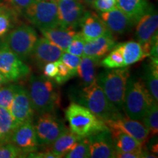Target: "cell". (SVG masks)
I'll return each mask as SVG.
<instances>
[{
  "label": "cell",
  "instance_id": "1",
  "mask_svg": "<svg viewBox=\"0 0 158 158\" xmlns=\"http://www.w3.org/2000/svg\"><path fill=\"white\" fill-rule=\"evenodd\" d=\"M70 98L73 102L87 108L103 121L111 119L121 114L119 110L109 102L97 81L88 86L73 88L70 91Z\"/></svg>",
  "mask_w": 158,
  "mask_h": 158
},
{
  "label": "cell",
  "instance_id": "2",
  "mask_svg": "<svg viewBox=\"0 0 158 158\" xmlns=\"http://www.w3.org/2000/svg\"><path fill=\"white\" fill-rule=\"evenodd\" d=\"M56 85L45 76H31L28 92L34 110L38 114L56 113L60 107L61 95Z\"/></svg>",
  "mask_w": 158,
  "mask_h": 158
},
{
  "label": "cell",
  "instance_id": "3",
  "mask_svg": "<svg viewBox=\"0 0 158 158\" xmlns=\"http://www.w3.org/2000/svg\"><path fill=\"white\" fill-rule=\"evenodd\" d=\"M155 102L143 79L130 76L123 102V110L126 116L132 119L141 120Z\"/></svg>",
  "mask_w": 158,
  "mask_h": 158
},
{
  "label": "cell",
  "instance_id": "4",
  "mask_svg": "<svg viewBox=\"0 0 158 158\" xmlns=\"http://www.w3.org/2000/svg\"><path fill=\"white\" fill-rule=\"evenodd\" d=\"M70 130L81 138L108 130L104 121L81 105L73 102L65 110Z\"/></svg>",
  "mask_w": 158,
  "mask_h": 158
},
{
  "label": "cell",
  "instance_id": "5",
  "mask_svg": "<svg viewBox=\"0 0 158 158\" xmlns=\"http://www.w3.org/2000/svg\"><path fill=\"white\" fill-rule=\"evenodd\" d=\"M130 76L128 67L108 69L97 76V81L108 100L119 111L123 110L124 93Z\"/></svg>",
  "mask_w": 158,
  "mask_h": 158
},
{
  "label": "cell",
  "instance_id": "6",
  "mask_svg": "<svg viewBox=\"0 0 158 158\" xmlns=\"http://www.w3.org/2000/svg\"><path fill=\"white\" fill-rule=\"evenodd\" d=\"M37 39L38 36L33 27L22 24L6 35L2 44L23 61L31 56Z\"/></svg>",
  "mask_w": 158,
  "mask_h": 158
},
{
  "label": "cell",
  "instance_id": "7",
  "mask_svg": "<svg viewBox=\"0 0 158 158\" xmlns=\"http://www.w3.org/2000/svg\"><path fill=\"white\" fill-rule=\"evenodd\" d=\"M28 21L40 29L59 27L58 5L56 2H33L22 12Z\"/></svg>",
  "mask_w": 158,
  "mask_h": 158
},
{
  "label": "cell",
  "instance_id": "8",
  "mask_svg": "<svg viewBox=\"0 0 158 158\" xmlns=\"http://www.w3.org/2000/svg\"><path fill=\"white\" fill-rule=\"evenodd\" d=\"M34 127L39 145L43 147H50L67 129L55 113L39 114Z\"/></svg>",
  "mask_w": 158,
  "mask_h": 158
},
{
  "label": "cell",
  "instance_id": "9",
  "mask_svg": "<svg viewBox=\"0 0 158 158\" xmlns=\"http://www.w3.org/2000/svg\"><path fill=\"white\" fill-rule=\"evenodd\" d=\"M135 24L136 39L141 44L145 56H149L152 43L157 36L158 28V15L152 6H149Z\"/></svg>",
  "mask_w": 158,
  "mask_h": 158
},
{
  "label": "cell",
  "instance_id": "10",
  "mask_svg": "<svg viewBox=\"0 0 158 158\" xmlns=\"http://www.w3.org/2000/svg\"><path fill=\"white\" fill-rule=\"evenodd\" d=\"M30 72L28 65L2 43L0 45V73L11 82L24 78Z\"/></svg>",
  "mask_w": 158,
  "mask_h": 158
},
{
  "label": "cell",
  "instance_id": "11",
  "mask_svg": "<svg viewBox=\"0 0 158 158\" xmlns=\"http://www.w3.org/2000/svg\"><path fill=\"white\" fill-rule=\"evenodd\" d=\"M104 122L108 129L118 130L127 133L137 140L143 147L149 140V133L143 124L138 120L122 116V114L115 118L104 121Z\"/></svg>",
  "mask_w": 158,
  "mask_h": 158
},
{
  "label": "cell",
  "instance_id": "12",
  "mask_svg": "<svg viewBox=\"0 0 158 158\" xmlns=\"http://www.w3.org/2000/svg\"><path fill=\"white\" fill-rule=\"evenodd\" d=\"M10 142L21 150L25 155L38 150L36 132L32 120L27 121L18 126L12 135Z\"/></svg>",
  "mask_w": 158,
  "mask_h": 158
},
{
  "label": "cell",
  "instance_id": "13",
  "mask_svg": "<svg viewBox=\"0 0 158 158\" xmlns=\"http://www.w3.org/2000/svg\"><path fill=\"white\" fill-rule=\"evenodd\" d=\"M59 27L76 29L85 10L79 0H60L57 2Z\"/></svg>",
  "mask_w": 158,
  "mask_h": 158
},
{
  "label": "cell",
  "instance_id": "14",
  "mask_svg": "<svg viewBox=\"0 0 158 158\" xmlns=\"http://www.w3.org/2000/svg\"><path fill=\"white\" fill-rule=\"evenodd\" d=\"M10 111L19 125L32 120L35 110L31 105L28 90L20 85L17 86Z\"/></svg>",
  "mask_w": 158,
  "mask_h": 158
},
{
  "label": "cell",
  "instance_id": "15",
  "mask_svg": "<svg viewBox=\"0 0 158 158\" xmlns=\"http://www.w3.org/2000/svg\"><path fill=\"white\" fill-rule=\"evenodd\" d=\"M89 157L114 158L115 148L109 129L87 136Z\"/></svg>",
  "mask_w": 158,
  "mask_h": 158
},
{
  "label": "cell",
  "instance_id": "16",
  "mask_svg": "<svg viewBox=\"0 0 158 158\" xmlns=\"http://www.w3.org/2000/svg\"><path fill=\"white\" fill-rule=\"evenodd\" d=\"M63 52L64 51L62 49L43 37L37 39L31 56H32L37 67L42 69L47 63L59 60Z\"/></svg>",
  "mask_w": 158,
  "mask_h": 158
},
{
  "label": "cell",
  "instance_id": "17",
  "mask_svg": "<svg viewBox=\"0 0 158 158\" xmlns=\"http://www.w3.org/2000/svg\"><path fill=\"white\" fill-rule=\"evenodd\" d=\"M99 17L108 30L114 34H124L134 25L127 15L118 7L112 10L100 13Z\"/></svg>",
  "mask_w": 158,
  "mask_h": 158
},
{
  "label": "cell",
  "instance_id": "18",
  "mask_svg": "<svg viewBox=\"0 0 158 158\" xmlns=\"http://www.w3.org/2000/svg\"><path fill=\"white\" fill-rule=\"evenodd\" d=\"M79 27H81L80 33L86 41L98 38L109 31L99 15L89 11L85 12Z\"/></svg>",
  "mask_w": 158,
  "mask_h": 158
},
{
  "label": "cell",
  "instance_id": "19",
  "mask_svg": "<svg viewBox=\"0 0 158 158\" xmlns=\"http://www.w3.org/2000/svg\"><path fill=\"white\" fill-rule=\"evenodd\" d=\"M116 45V40L112 35V33L108 31L102 36L92 40L86 41L83 56L101 59L106 56Z\"/></svg>",
  "mask_w": 158,
  "mask_h": 158
},
{
  "label": "cell",
  "instance_id": "20",
  "mask_svg": "<svg viewBox=\"0 0 158 158\" xmlns=\"http://www.w3.org/2000/svg\"><path fill=\"white\" fill-rule=\"evenodd\" d=\"M43 37L54 43L63 51H66L75 35L78 32L76 29L57 27L54 28L40 29Z\"/></svg>",
  "mask_w": 158,
  "mask_h": 158
},
{
  "label": "cell",
  "instance_id": "21",
  "mask_svg": "<svg viewBox=\"0 0 158 158\" xmlns=\"http://www.w3.org/2000/svg\"><path fill=\"white\" fill-rule=\"evenodd\" d=\"M81 138L71 131L70 129L67 128L64 133L61 134L51 144L50 151L56 155L57 158L64 157L66 154L68 153Z\"/></svg>",
  "mask_w": 158,
  "mask_h": 158
},
{
  "label": "cell",
  "instance_id": "22",
  "mask_svg": "<svg viewBox=\"0 0 158 158\" xmlns=\"http://www.w3.org/2000/svg\"><path fill=\"white\" fill-rule=\"evenodd\" d=\"M100 59L86 56H81L80 64L77 68V76L80 79V86H88L97 81L96 70L100 64Z\"/></svg>",
  "mask_w": 158,
  "mask_h": 158
},
{
  "label": "cell",
  "instance_id": "23",
  "mask_svg": "<svg viewBox=\"0 0 158 158\" xmlns=\"http://www.w3.org/2000/svg\"><path fill=\"white\" fill-rule=\"evenodd\" d=\"M115 151L143 152V147L137 140L118 130L109 129Z\"/></svg>",
  "mask_w": 158,
  "mask_h": 158
},
{
  "label": "cell",
  "instance_id": "24",
  "mask_svg": "<svg viewBox=\"0 0 158 158\" xmlns=\"http://www.w3.org/2000/svg\"><path fill=\"white\" fill-rule=\"evenodd\" d=\"M117 7L135 24L138 19L149 9L148 0H116Z\"/></svg>",
  "mask_w": 158,
  "mask_h": 158
},
{
  "label": "cell",
  "instance_id": "25",
  "mask_svg": "<svg viewBox=\"0 0 158 158\" xmlns=\"http://www.w3.org/2000/svg\"><path fill=\"white\" fill-rule=\"evenodd\" d=\"M124 59V66L128 67L146 58L141 44L136 41H127L118 45Z\"/></svg>",
  "mask_w": 158,
  "mask_h": 158
},
{
  "label": "cell",
  "instance_id": "26",
  "mask_svg": "<svg viewBox=\"0 0 158 158\" xmlns=\"http://www.w3.org/2000/svg\"><path fill=\"white\" fill-rule=\"evenodd\" d=\"M146 86L154 100L158 101V61L151 60L147 68L144 79Z\"/></svg>",
  "mask_w": 158,
  "mask_h": 158
},
{
  "label": "cell",
  "instance_id": "27",
  "mask_svg": "<svg viewBox=\"0 0 158 158\" xmlns=\"http://www.w3.org/2000/svg\"><path fill=\"white\" fill-rule=\"evenodd\" d=\"M19 124L13 117L10 110L0 106V130L6 142H10L13 132Z\"/></svg>",
  "mask_w": 158,
  "mask_h": 158
},
{
  "label": "cell",
  "instance_id": "28",
  "mask_svg": "<svg viewBox=\"0 0 158 158\" xmlns=\"http://www.w3.org/2000/svg\"><path fill=\"white\" fill-rule=\"evenodd\" d=\"M142 119L144 127L147 128L149 133V138L157 136L158 133L157 102H154Z\"/></svg>",
  "mask_w": 158,
  "mask_h": 158
},
{
  "label": "cell",
  "instance_id": "29",
  "mask_svg": "<svg viewBox=\"0 0 158 158\" xmlns=\"http://www.w3.org/2000/svg\"><path fill=\"white\" fill-rule=\"evenodd\" d=\"M100 64L106 69H116L125 67L122 53L118 45H116L107 56L100 61Z\"/></svg>",
  "mask_w": 158,
  "mask_h": 158
},
{
  "label": "cell",
  "instance_id": "30",
  "mask_svg": "<svg viewBox=\"0 0 158 158\" xmlns=\"http://www.w3.org/2000/svg\"><path fill=\"white\" fill-rule=\"evenodd\" d=\"M14 11L8 6L0 5V38L5 37L13 27Z\"/></svg>",
  "mask_w": 158,
  "mask_h": 158
},
{
  "label": "cell",
  "instance_id": "31",
  "mask_svg": "<svg viewBox=\"0 0 158 158\" xmlns=\"http://www.w3.org/2000/svg\"><path fill=\"white\" fill-rule=\"evenodd\" d=\"M18 85H3L0 86V106L10 110Z\"/></svg>",
  "mask_w": 158,
  "mask_h": 158
},
{
  "label": "cell",
  "instance_id": "32",
  "mask_svg": "<svg viewBox=\"0 0 158 158\" xmlns=\"http://www.w3.org/2000/svg\"><path fill=\"white\" fill-rule=\"evenodd\" d=\"M66 158H88L89 157L87 137L82 138L76 145L64 156Z\"/></svg>",
  "mask_w": 158,
  "mask_h": 158
},
{
  "label": "cell",
  "instance_id": "33",
  "mask_svg": "<svg viewBox=\"0 0 158 158\" xmlns=\"http://www.w3.org/2000/svg\"><path fill=\"white\" fill-rule=\"evenodd\" d=\"M24 155V153L11 142L0 145V158L23 157Z\"/></svg>",
  "mask_w": 158,
  "mask_h": 158
},
{
  "label": "cell",
  "instance_id": "34",
  "mask_svg": "<svg viewBox=\"0 0 158 158\" xmlns=\"http://www.w3.org/2000/svg\"><path fill=\"white\" fill-rule=\"evenodd\" d=\"M85 43H86V40L83 37L81 34L80 32H77L67 48L66 52L80 57L83 56Z\"/></svg>",
  "mask_w": 158,
  "mask_h": 158
},
{
  "label": "cell",
  "instance_id": "35",
  "mask_svg": "<svg viewBox=\"0 0 158 158\" xmlns=\"http://www.w3.org/2000/svg\"><path fill=\"white\" fill-rule=\"evenodd\" d=\"M57 65V74L55 78L53 79L57 85H62L70 80L71 78L75 76L71 72L70 69L68 68L66 64H64L62 61H56Z\"/></svg>",
  "mask_w": 158,
  "mask_h": 158
},
{
  "label": "cell",
  "instance_id": "36",
  "mask_svg": "<svg viewBox=\"0 0 158 158\" xmlns=\"http://www.w3.org/2000/svg\"><path fill=\"white\" fill-rule=\"evenodd\" d=\"M81 59V57L76 56V55L71 54L70 53L64 51L59 60L62 61L68 66L71 72L73 73L75 76H77V68H78L79 64H80Z\"/></svg>",
  "mask_w": 158,
  "mask_h": 158
},
{
  "label": "cell",
  "instance_id": "37",
  "mask_svg": "<svg viewBox=\"0 0 158 158\" xmlns=\"http://www.w3.org/2000/svg\"><path fill=\"white\" fill-rule=\"evenodd\" d=\"M92 6L97 11L102 13L115 9L117 7V2L116 0H95Z\"/></svg>",
  "mask_w": 158,
  "mask_h": 158
},
{
  "label": "cell",
  "instance_id": "38",
  "mask_svg": "<svg viewBox=\"0 0 158 158\" xmlns=\"http://www.w3.org/2000/svg\"><path fill=\"white\" fill-rule=\"evenodd\" d=\"M12 8L17 12H23V10L34 2V0H5Z\"/></svg>",
  "mask_w": 158,
  "mask_h": 158
},
{
  "label": "cell",
  "instance_id": "39",
  "mask_svg": "<svg viewBox=\"0 0 158 158\" xmlns=\"http://www.w3.org/2000/svg\"><path fill=\"white\" fill-rule=\"evenodd\" d=\"M43 70V76L49 78L54 79L57 74L56 62H49L45 64L42 68Z\"/></svg>",
  "mask_w": 158,
  "mask_h": 158
},
{
  "label": "cell",
  "instance_id": "40",
  "mask_svg": "<svg viewBox=\"0 0 158 158\" xmlns=\"http://www.w3.org/2000/svg\"><path fill=\"white\" fill-rule=\"evenodd\" d=\"M143 152L115 151V157H117V158H142V157H143Z\"/></svg>",
  "mask_w": 158,
  "mask_h": 158
},
{
  "label": "cell",
  "instance_id": "41",
  "mask_svg": "<svg viewBox=\"0 0 158 158\" xmlns=\"http://www.w3.org/2000/svg\"><path fill=\"white\" fill-rule=\"evenodd\" d=\"M28 157H35V158H57L56 156L54 155L51 152L49 151H43L40 152H33L29 153Z\"/></svg>",
  "mask_w": 158,
  "mask_h": 158
},
{
  "label": "cell",
  "instance_id": "42",
  "mask_svg": "<svg viewBox=\"0 0 158 158\" xmlns=\"http://www.w3.org/2000/svg\"><path fill=\"white\" fill-rule=\"evenodd\" d=\"M10 83V81L8 80H7V78H5V76H3L2 74L0 73V86H3V85H5L7 84H8Z\"/></svg>",
  "mask_w": 158,
  "mask_h": 158
},
{
  "label": "cell",
  "instance_id": "43",
  "mask_svg": "<svg viewBox=\"0 0 158 158\" xmlns=\"http://www.w3.org/2000/svg\"><path fill=\"white\" fill-rule=\"evenodd\" d=\"M5 143H7V142H6L5 138H4V135H2V133L1 130H0V145Z\"/></svg>",
  "mask_w": 158,
  "mask_h": 158
},
{
  "label": "cell",
  "instance_id": "44",
  "mask_svg": "<svg viewBox=\"0 0 158 158\" xmlns=\"http://www.w3.org/2000/svg\"><path fill=\"white\" fill-rule=\"evenodd\" d=\"M83 2H84V3H86V5H89V6H92V5H93L94 2L95 1V0H82Z\"/></svg>",
  "mask_w": 158,
  "mask_h": 158
},
{
  "label": "cell",
  "instance_id": "45",
  "mask_svg": "<svg viewBox=\"0 0 158 158\" xmlns=\"http://www.w3.org/2000/svg\"><path fill=\"white\" fill-rule=\"evenodd\" d=\"M45 1H48V2H56L57 3L59 1H60V0H45Z\"/></svg>",
  "mask_w": 158,
  "mask_h": 158
},
{
  "label": "cell",
  "instance_id": "46",
  "mask_svg": "<svg viewBox=\"0 0 158 158\" xmlns=\"http://www.w3.org/2000/svg\"><path fill=\"white\" fill-rule=\"evenodd\" d=\"M37 1H42V0H34V2H37Z\"/></svg>",
  "mask_w": 158,
  "mask_h": 158
}]
</instances>
